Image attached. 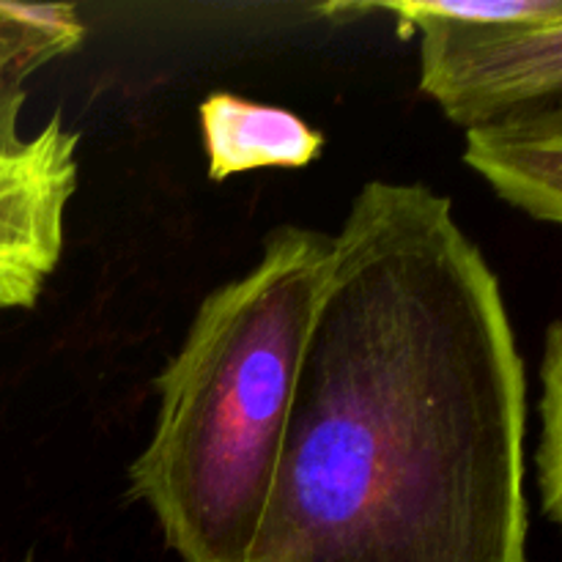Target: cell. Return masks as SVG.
Masks as SVG:
<instances>
[{
	"mask_svg": "<svg viewBox=\"0 0 562 562\" xmlns=\"http://www.w3.org/2000/svg\"><path fill=\"white\" fill-rule=\"evenodd\" d=\"M541 439L536 448V483L541 514L554 527L562 521V327L552 322L543 340L541 360Z\"/></svg>",
	"mask_w": 562,
	"mask_h": 562,
	"instance_id": "8",
	"label": "cell"
},
{
	"mask_svg": "<svg viewBox=\"0 0 562 562\" xmlns=\"http://www.w3.org/2000/svg\"><path fill=\"white\" fill-rule=\"evenodd\" d=\"M333 236L278 225L241 278L206 294L154 379L157 420L130 499L181 562H245L278 467Z\"/></svg>",
	"mask_w": 562,
	"mask_h": 562,
	"instance_id": "2",
	"label": "cell"
},
{
	"mask_svg": "<svg viewBox=\"0 0 562 562\" xmlns=\"http://www.w3.org/2000/svg\"><path fill=\"white\" fill-rule=\"evenodd\" d=\"M86 25L75 5L0 3V154L22 148L20 115L25 82L49 60L77 49Z\"/></svg>",
	"mask_w": 562,
	"mask_h": 562,
	"instance_id": "7",
	"label": "cell"
},
{
	"mask_svg": "<svg viewBox=\"0 0 562 562\" xmlns=\"http://www.w3.org/2000/svg\"><path fill=\"white\" fill-rule=\"evenodd\" d=\"M527 373L497 272L426 184L333 236L245 562H530Z\"/></svg>",
	"mask_w": 562,
	"mask_h": 562,
	"instance_id": "1",
	"label": "cell"
},
{
	"mask_svg": "<svg viewBox=\"0 0 562 562\" xmlns=\"http://www.w3.org/2000/svg\"><path fill=\"white\" fill-rule=\"evenodd\" d=\"M212 181L267 168H305L322 157L324 135L291 110L217 91L198 108Z\"/></svg>",
	"mask_w": 562,
	"mask_h": 562,
	"instance_id": "6",
	"label": "cell"
},
{
	"mask_svg": "<svg viewBox=\"0 0 562 562\" xmlns=\"http://www.w3.org/2000/svg\"><path fill=\"white\" fill-rule=\"evenodd\" d=\"M80 135L53 113L20 151L0 154V311H31L64 256Z\"/></svg>",
	"mask_w": 562,
	"mask_h": 562,
	"instance_id": "4",
	"label": "cell"
},
{
	"mask_svg": "<svg viewBox=\"0 0 562 562\" xmlns=\"http://www.w3.org/2000/svg\"><path fill=\"white\" fill-rule=\"evenodd\" d=\"M401 31L420 38V88L453 124L470 126L560 102L562 0H404Z\"/></svg>",
	"mask_w": 562,
	"mask_h": 562,
	"instance_id": "3",
	"label": "cell"
},
{
	"mask_svg": "<svg viewBox=\"0 0 562 562\" xmlns=\"http://www.w3.org/2000/svg\"><path fill=\"white\" fill-rule=\"evenodd\" d=\"M464 162L508 206L538 223H562V110L532 104L467 130Z\"/></svg>",
	"mask_w": 562,
	"mask_h": 562,
	"instance_id": "5",
	"label": "cell"
}]
</instances>
